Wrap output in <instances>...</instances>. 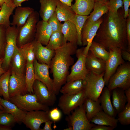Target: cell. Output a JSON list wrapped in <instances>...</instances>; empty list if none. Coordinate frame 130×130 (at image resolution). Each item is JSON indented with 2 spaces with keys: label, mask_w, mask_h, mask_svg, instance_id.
<instances>
[{
  "label": "cell",
  "mask_w": 130,
  "mask_h": 130,
  "mask_svg": "<svg viewBox=\"0 0 130 130\" xmlns=\"http://www.w3.org/2000/svg\"><path fill=\"white\" fill-rule=\"evenodd\" d=\"M50 120L49 111L36 110L27 112L23 123L31 130H41V124Z\"/></svg>",
  "instance_id": "4fadbf2b"
},
{
  "label": "cell",
  "mask_w": 130,
  "mask_h": 130,
  "mask_svg": "<svg viewBox=\"0 0 130 130\" xmlns=\"http://www.w3.org/2000/svg\"><path fill=\"white\" fill-rule=\"evenodd\" d=\"M39 16V13L34 11L29 16L25 24L19 28L16 42L18 47L34 40Z\"/></svg>",
  "instance_id": "277c9868"
},
{
  "label": "cell",
  "mask_w": 130,
  "mask_h": 130,
  "mask_svg": "<svg viewBox=\"0 0 130 130\" xmlns=\"http://www.w3.org/2000/svg\"><path fill=\"white\" fill-rule=\"evenodd\" d=\"M84 47L77 49L75 54L77 60L72 65L71 72L68 76L66 82L78 80H83L89 72L86 66V54L84 51Z\"/></svg>",
  "instance_id": "9c48e42d"
},
{
  "label": "cell",
  "mask_w": 130,
  "mask_h": 130,
  "mask_svg": "<svg viewBox=\"0 0 130 130\" xmlns=\"http://www.w3.org/2000/svg\"><path fill=\"white\" fill-rule=\"evenodd\" d=\"M33 89V93L36 96L39 103L49 107L54 105L57 99L56 95L50 92L43 83L35 79Z\"/></svg>",
  "instance_id": "7c38bea8"
},
{
  "label": "cell",
  "mask_w": 130,
  "mask_h": 130,
  "mask_svg": "<svg viewBox=\"0 0 130 130\" xmlns=\"http://www.w3.org/2000/svg\"><path fill=\"white\" fill-rule=\"evenodd\" d=\"M95 1H98L105 3H106L108 0H94Z\"/></svg>",
  "instance_id": "680465c9"
},
{
  "label": "cell",
  "mask_w": 130,
  "mask_h": 130,
  "mask_svg": "<svg viewBox=\"0 0 130 130\" xmlns=\"http://www.w3.org/2000/svg\"><path fill=\"white\" fill-rule=\"evenodd\" d=\"M6 27L5 26L0 25V58L1 55L4 52L6 43Z\"/></svg>",
  "instance_id": "ee69618b"
},
{
  "label": "cell",
  "mask_w": 130,
  "mask_h": 130,
  "mask_svg": "<svg viewBox=\"0 0 130 130\" xmlns=\"http://www.w3.org/2000/svg\"><path fill=\"white\" fill-rule=\"evenodd\" d=\"M127 103H130V88L124 90Z\"/></svg>",
  "instance_id": "db71d44e"
},
{
  "label": "cell",
  "mask_w": 130,
  "mask_h": 130,
  "mask_svg": "<svg viewBox=\"0 0 130 130\" xmlns=\"http://www.w3.org/2000/svg\"><path fill=\"white\" fill-rule=\"evenodd\" d=\"M107 87L111 91L116 88L124 90L130 88V63L125 62L120 65L110 78Z\"/></svg>",
  "instance_id": "5b68a950"
},
{
  "label": "cell",
  "mask_w": 130,
  "mask_h": 130,
  "mask_svg": "<svg viewBox=\"0 0 130 130\" xmlns=\"http://www.w3.org/2000/svg\"><path fill=\"white\" fill-rule=\"evenodd\" d=\"M122 50L120 48L117 47L110 48L108 49L109 55L106 62L103 76L105 85H107L110 78L118 67L125 62L122 56Z\"/></svg>",
  "instance_id": "8fae6325"
},
{
  "label": "cell",
  "mask_w": 130,
  "mask_h": 130,
  "mask_svg": "<svg viewBox=\"0 0 130 130\" xmlns=\"http://www.w3.org/2000/svg\"><path fill=\"white\" fill-rule=\"evenodd\" d=\"M15 9L11 25L19 28L25 24L29 16L34 10L32 8L28 6H19Z\"/></svg>",
  "instance_id": "ffe728a7"
},
{
  "label": "cell",
  "mask_w": 130,
  "mask_h": 130,
  "mask_svg": "<svg viewBox=\"0 0 130 130\" xmlns=\"http://www.w3.org/2000/svg\"><path fill=\"white\" fill-rule=\"evenodd\" d=\"M85 65L89 72H92L98 75L104 73L106 62L96 56L89 50L86 56Z\"/></svg>",
  "instance_id": "ac0fdd59"
},
{
  "label": "cell",
  "mask_w": 130,
  "mask_h": 130,
  "mask_svg": "<svg viewBox=\"0 0 130 130\" xmlns=\"http://www.w3.org/2000/svg\"><path fill=\"white\" fill-rule=\"evenodd\" d=\"M32 42L34 47L35 58L40 63L46 64L50 66L51 60L55 54V51L44 46L34 40Z\"/></svg>",
  "instance_id": "e0dca14e"
},
{
  "label": "cell",
  "mask_w": 130,
  "mask_h": 130,
  "mask_svg": "<svg viewBox=\"0 0 130 130\" xmlns=\"http://www.w3.org/2000/svg\"><path fill=\"white\" fill-rule=\"evenodd\" d=\"M73 111L65 119L68 127H72L73 130H91L95 125L87 119L83 104Z\"/></svg>",
  "instance_id": "52a82bcc"
},
{
  "label": "cell",
  "mask_w": 130,
  "mask_h": 130,
  "mask_svg": "<svg viewBox=\"0 0 130 130\" xmlns=\"http://www.w3.org/2000/svg\"><path fill=\"white\" fill-rule=\"evenodd\" d=\"M122 56L123 59L126 61L130 62V53L127 50H122Z\"/></svg>",
  "instance_id": "681fc988"
},
{
  "label": "cell",
  "mask_w": 130,
  "mask_h": 130,
  "mask_svg": "<svg viewBox=\"0 0 130 130\" xmlns=\"http://www.w3.org/2000/svg\"><path fill=\"white\" fill-rule=\"evenodd\" d=\"M117 119L123 125L130 124V103H127L124 109L118 113Z\"/></svg>",
  "instance_id": "ab89813d"
},
{
  "label": "cell",
  "mask_w": 130,
  "mask_h": 130,
  "mask_svg": "<svg viewBox=\"0 0 130 130\" xmlns=\"http://www.w3.org/2000/svg\"><path fill=\"white\" fill-rule=\"evenodd\" d=\"M126 29L128 42L127 51L130 52V11L129 15L126 19Z\"/></svg>",
  "instance_id": "bcb514c9"
},
{
  "label": "cell",
  "mask_w": 130,
  "mask_h": 130,
  "mask_svg": "<svg viewBox=\"0 0 130 130\" xmlns=\"http://www.w3.org/2000/svg\"><path fill=\"white\" fill-rule=\"evenodd\" d=\"M57 17L60 21H72L76 14L71 6L57 0L55 11Z\"/></svg>",
  "instance_id": "4316f807"
},
{
  "label": "cell",
  "mask_w": 130,
  "mask_h": 130,
  "mask_svg": "<svg viewBox=\"0 0 130 130\" xmlns=\"http://www.w3.org/2000/svg\"><path fill=\"white\" fill-rule=\"evenodd\" d=\"M115 128L113 127L104 125H95L91 130H112Z\"/></svg>",
  "instance_id": "c3c4849f"
},
{
  "label": "cell",
  "mask_w": 130,
  "mask_h": 130,
  "mask_svg": "<svg viewBox=\"0 0 130 130\" xmlns=\"http://www.w3.org/2000/svg\"><path fill=\"white\" fill-rule=\"evenodd\" d=\"M16 123L13 116L9 113L4 112L0 117V124L11 127Z\"/></svg>",
  "instance_id": "60d3db41"
},
{
  "label": "cell",
  "mask_w": 130,
  "mask_h": 130,
  "mask_svg": "<svg viewBox=\"0 0 130 130\" xmlns=\"http://www.w3.org/2000/svg\"><path fill=\"white\" fill-rule=\"evenodd\" d=\"M85 98L83 90L73 94H63L59 98L58 106L64 114L67 115L82 104Z\"/></svg>",
  "instance_id": "30bf717a"
},
{
  "label": "cell",
  "mask_w": 130,
  "mask_h": 130,
  "mask_svg": "<svg viewBox=\"0 0 130 130\" xmlns=\"http://www.w3.org/2000/svg\"><path fill=\"white\" fill-rule=\"evenodd\" d=\"M89 50L98 57L105 62L109 55V52L101 44L93 40L89 48Z\"/></svg>",
  "instance_id": "d590c367"
},
{
  "label": "cell",
  "mask_w": 130,
  "mask_h": 130,
  "mask_svg": "<svg viewBox=\"0 0 130 130\" xmlns=\"http://www.w3.org/2000/svg\"><path fill=\"white\" fill-rule=\"evenodd\" d=\"M57 0H39V15L42 20L47 21L55 12Z\"/></svg>",
  "instance_id": "83f0119b"
},
{
  "label": "cell",
  "mask_w": 130,
  "mask_h": 130,
  "mask_svg": "<svg viewBox=\"0 0 130 130\" xmlns=\"http://www.w3.org/2000/svg\"><path fill=\"white\" fill-rule=\"evenodd\" d=\"M33 66L35 80L43 83L49 90L53 93V80L50 78L49 72L50 66L46 64L39 62L36 58L33 62Z\"/></svg>",
  "instance_id": "5bb4252c"
},
{
  "label": "cell",
  "mask_w": 130,
  "mask_h": 130,
  "mask_svg": "<svg viewBox=\"0 0 130 130\" xmlns=\"http://www.w3.org/2000/svg\"><path fill=\"white\" fill-rule=\"evenodd\" d=\"M83 104L86 117L90 122L92 118L98 112L103 110L99 98L96 101L85 98Z\"/></svg>",
  "instance_id": "4dcf8cb0"
},
{
  "label": "cell",
  "mask_w": 130,
  "mask_h": 130,
  "mask_svg": "<svg viewBox=\"0 0 130 130\" xmlns=\"http://www.w3.org/2000/svg\"><path fill=\"white\" fill-rule=\"evenodd\" d=\"M3 112H4V111L3 110H1L0 109V117L2 114V113H3Z\"/></svg>",
  "instance_id": "91938a15"
},
{
  "label": "cell",
  "mask_w": 130,
  "mask_h": 130,
  "mask_svg": "<svg viewBox=\"0 0 130 130\" xmlns=\"http://www.w3.org/2000/svg\"><path fill=\"white\" fill-rule=\"evenodd\" d=\"M0 9V25H3L6 28L10 26V17L15 8L4 3Z\"/></svg>",
  "instance_id": "8d00e7d4"
},
{
  "label": "cell",
  "mask_w": 130,
  "mask_h": 130,
  "mask_svg": "<svg viewBox=\"0 0 130 130\" xmlns=\"http://www.w3.org/2000/svg\"><path fill=\"white\" fill-rule=\"evenodd\" d=\"M1 97H0V101H1Z\"/></svg>",
  "instance_id": "6125c7cd"
},
{
  "label": "cell",
  "mask_w": 130,
  "mask_h": 130,
  "mask_svg": "<svg viewBox=\"0 0 130 130\" xmlns=\"http://www.w3.org/2000/svg\"><path fill=\"white\" fill-rule=\"evenodd\" d=\"M11 74L10 70H8L0 76V94L3 96V99L9 101V82Z\"/></svg>",
  "instance_id": "e575fe53"
},
{
  "label": "cell",
  "mask_w": 130,
  "mask_h": 130,
  "mask_svg": "<svg viewBox=\"0 0 130 130\" xmlns=\"http://www.w3.org/2000/svg\"><path fill=\"white\" fill-rule=\"evenodd\" d=\"M4 3H5L9 6L15 8L14 7L13 4V0H0V7Z\"/></svg>",
  "instance_id": "816d5d0a"
},
{
  "label": "cell",
  "mask_w": 130,
  "mask_h": 130,
  "mask_svg": "<svg viewBox=\"0 0 130 130\" xmlns=\"http://www.w3.org/2000/svg\"><path fill=\"white\" fill-rule=\"evenodd\" d=\"M93 9L84 24L81 36L84 34L94 23L109 11L106 3L98 1L95 2Z\"/></svg>",
  "instance_id": "9a60e30c"
},
{
  "label": "cell",
  "mask_w": 130,
  "mask_h": 130,
  "mask_svg": "<svg viewBox=\"0 0 130 130\" xmlns=\"http://www.w3.org/2000/svg\"><path fill=\"white\" fill-rule=\"evenodd\" d=\"M88 17V16H83L76 14L72 21L74 23L78 35V45L82 46L81 42V32L84 24Z\"/></svg>",
  "instance_id": "f35d334b"
},
{
  "label": "cell",
  "mask_w": 130,
  "mask_h": 130,
  "mask_svg": "<svg viewBox=\"0 0 130 130\" xmlns=\"http://www.w3.org/2000/svg\"><path fill=\"white\" fill-rule=\"evenodd\" d=\"M0 109L3 110H4V108L0 104Z\"/></svg>",
  "instance_id": "94428289"
},
{
  "label": "cell",
  "mask_w": 130,
  "mask_h": 130,
  "mask_svg": "<svg viewBox=\"0 0 130 130\" xmlns=\"http://www.w3.org/2000/svg\"><path fill=\"white\" fill-rule=\"evenodd\" d=\"M19 30V28L13 26L6 28V43L2 65L4 70H6L10 66L12 58L17 46L16 42Z\"/></svg>",
  "instance_id": "ba28073f"
},
{
  "label": "cell",
  "mask_w": 130,
  "mask_h": 130,
  "mask_svg": "<svg viewBox=\"0 0 130 130\" xmlns=\"http://www.w3.org/2000/svg\"><path fill=\"white\" fill-rule=\"evenodd\" d=\"M104 74L98 75L90 72L87 75L83 80V91L85 98L94 101L98 99L105 85Z\"/></svg>",
  "instance_id": "3957f363"
},
{
  "label": "cell",
  "mask_w": 130,
  "mask_h": 130,
  "mask_svg": "<svg viewBox=\"0 0 130 130\" xmlns=\"http://www.w3.org/2000/svg\"><path fill=\"white\" fill-rule=\"evenodd\" d=\"M29 0H13V3L14 7H17L21 6L22 3L24 2Z\"/></svg>",
  "instance_id": "f5cc1de1"
},
{
  "label": "cell",
  "mask_w": 130,
  "mask_h": 130,
  "mask_svg": "<svg viewBox=\"0 0 130 130\" xmlns=\"http://www.w3.org/2000/svg\"><path fill=\"white\" fill-rule=\"evenodd\" d=\"M9 101L20 109L27 112L36 110L49 111V107L39 103L34 93L19 95L10 98Z\"/></svg>",
  "instance_id": "8992f818"
},
{
  "label": "cell",
  "mask_w": 130,
  "mask_h": 130,
  "mask_svg": "<svg viewBox=\"0 0 130 130\" xmlns=\"http://www.w3.org/2000/svg\"><path fill=\"white\" fill-rule=\"evenodd\" d=\"M9 93L10 98L28 93L26 88L25 77H20L12 71L9 79Z\"/></svg>",
  "instance_id": "2e32d148"
},
{
  "label": "cell",
  "mask_w": 130,
  "mask_h": 130,
  "mask_svg": "<svg viewBox=\"0 0 130 130\" xmlns=\"http://www.w3.org/2000/svg\"><path fill=\"white\" fill-rule=\"evenodd\" d=\"M26 62L19 48L17 46L11 59L12 71L20 77H25L24 72L26 65Z\"/></svg>",
  "instance_id": "7402d4cb"
},
{
  "label": "cell",
  "mask_w": 130,
  "mask_h": 130,
  "mask_svg": "<svg viewBox=\"0 0 130 130\" xmlns=\"http://www.w3.org/2000/svg\"><path fill=\"white\" fill-rule=\"evenodd\" d=\"M49 115L51 120L54 122L59 121L62 117V114L57 107H55L49 111Z\"/></svg>",
  "instance_id": "f6af8a7d"
},
{
  "label": "cell",
  "mask_w": 130,
  "mask_h": 130,
  "mask_svg": "<svg viewBox=\"0 0 130 130\" xmlns=\"http://www.w3.org/2000/svg\"><path fill=\"white\" fill-rule=\"evenodd\" d=\"M109 11L116 13L120 8H123L122 0H108L106 3Z\"/></svg>",
  "instance_id": "b9f144b4"
},
{
  "label": "cell",
  "mask_w": 130,
  "mask_h": 130,
  "mask_svg": "<svg viewBox=\"0 0 130 130\" xmlns=\"http://www.w3.org/2000/svg\"><path fill=\"white\" fill-rule=\"evenodd\" d=\"M26 60V62L33 63L35 58L34 47L32 42L23 45L19 47Z\"/></svg>",
  "instance_id": "74e56055"
},
{
  "label": "cell",
  "mask_w": 130,
  "mask_h": 130,
  "mask_svg": "<svg viewBox=\"0 0 130 130\" xmlns=\"http://www.w3.org/2000/svg\"><path fill=\"white\" fill-rule=\"evenodd\" d=\"M123 5L124 16L126 19L129 14L130 9L129 7L130 5V0H122Z\"/></svg>",
  "instance_id": "7dc6e473"
},
{
  "label": "cell",
  "mask_w": 130,
  "mask_h": 130,
  "mask_svg": "<svg viewBox=\"0 0 130 130\" xmlns=\"http://www.w3.org/2000/svg\"><path fill=\"white\" fill-rule=\"evenodd\" d=\"M53 122L51 120H49L45 123V125L43 128L41 130H52V124Z\"/></svg>",
  "instance_id": "f907efd6"
},
{
  "label": "cell",
  "mask_w": 130,
  "mask_h": 130,
  "mask_svg": "<svg viewBox=\"0 0 130 130\" xmlns=\"http://www.w3.org/2000/svg\"><path fill=\"white\" fill-rule=\"evenodd\" d=\"M90 122L96 125H103L115 128L117 125L118 121L115 117L109 115L102 110L98 112Z\"/></svg>",
  "instance_id": "f546056e"
},
{
  "label": "cell",
  "mask_w": 130,
  "mask_h": 130,
  "mask_svg": "<svg viewBox=\"0 0 130 130\" xmlns=\"http://www.w3.org/2000/svg\"><path fill=\"white\" fill-rule=\"evenodd\" d=\"M111 91L107 87H104L99 98L103 111L115 117L117 114L113 106L111 98Z\"/></svg>",
  "instance_id": "d4e9b609"
},
{
  "label": "cell",
  "mask_w": 130,
  "mask_h": 130,
  "mask_svg": "<svg viewBox=\"0 0 130 130\" xmlns=\"http://www.w3.org/2000/svg\"><path fill=\"white\" fill-rule=\"evenodd\" d=\"M0 104L3 108L4 112L12 115L16 123L23 122L27 111L20 109L13 103L3 98H1Z\"/></svg>",
  "instance_id": "44dd1931"
},
{
  "label": "cell",
  "mask_w": 130,
  "mask_h": 130,
  "mask_svg": "<svg viewBox=\"0 0 130 130\" xmlns=\"http://www.w3.org/2000/svg\"><path fill=\"white\" fill-rule=\"evenodd\" d=\"M67 42L61 30H59L52 32L46 46L55 51L63 46Z\"/></svg>",
  "instance_id": "d6a6232c"
},
{
  "label": "cell",
  "mask_w": 130,
  "mask_h": 130,
  "mask_svg": "<svg viewBox=\"0 0 130 130\" xmlns=\"http://www.w3.org/2000/svg\"><path fill=\"white\" fill-rule=\"evenodd\" d=\"M47 22L51 27L52 32L61 30L62 24L58 19L55 12Z\"/></svg>",
  "instance_id": "7bdbcfd3"
},
{
  "label": "cell",
  "mask_w": 130,
  "mask_h": 130,
  "mask_svg": "<svg viewBox=\"0 0 130 130\" xmlns=\"http://www.w3.org/2000/svg\"><path fill=\"white\" fill-rule=\"evenodd\" d=\"M25 75L26 88L28 93H33V87L35 80L33 63L26 62Z\"/></svg>",
  "instance_id": "836d02e7"
},
{
  "label": "cell",
  "mask_w": 130,
  "mask_h": 130,
  "mask_svg": "<svg viewBox=\"0 0 130 130\" xmlns=\"http://www.w3.org/2000/svg\"><path fill=\"white\" fill-rule=\"evenodd\" d=\"M71 7L76 14L83 16L89 15L93 9L94 0H75Z\"/></svg>",
  "instance_id": "cb8c5ba5"
},
{
  "label": "cell",
  "mask_w": 130,
  "mask_h": 130,
  "mask_svg": "<svg viewBox=\"0 0 130 130\" xmlns=\"http://www.w3.org/2000/svg\"><path fill=\"white\" fill-rule=\"evenodd\" d=\"M84 81L78 79L66 83L62 87L60 92L63 94H73L83 90Z\"/></svg>",
  "instance_id": "1f68e13d"
},
{
  "label": "cell",
  "mask_w": 130,
  "mask_h": 130,
  "mask_svg": "<svg viewBox=\"0 0 130 130\" xmlns=\"http://www.w3.org/2000/svg\"><path fill=\"white\" fill-rule=\"evenodd\" d=\"M103 20L93 40L102 45L108 51L117 47L127 51L128 42L126 19L123 8L116 13L108 12L103 16Z\"/></svg>",
  "instance_id": "6da1fadb"
},
{
  "label": "cell",
  "mask_w": 130,
  "mask_h": 130,
  "mask_svg": "<svg viewBox=\"0 0 130 130\" xmlns=\"http://www.w3.org/2000/svg\"><path fill=\"white\" fill-rule=\"evenodd\" d=\"M69 6H71L72 2L74 0H58Z\"/></svg>",
  "instance_id": "9f6ffc18"
},
{
  "label": "cell",
  "mask_w": 130,
  "mask_h": 130,
  "mask_svg": "<svg viewBox=\"0 0 130 130\" xmlns=\"http://www.w3.org/2000/svg\"><path fill=\"white\" fill-rule=\"evenodd\" d=\"M103 20L102 16L94 23L84 34L81 36L82 46H86L84 47V52L87 54Z\"/></svg>",
  "instance_id": "484cf974"
},
{
  "label": "cell",
  "mask_w": 130,
  "mask_h": 130,
  "mask_svg": "<svg viewBox=\"0 0 130 130\" xmlns=\"http://www.w3.org/2000/svg\"><path fill=\"white\" fill-rule=\"evenodd\" d=\"M11 127L0 124V130H11Z\"/></svg>",
  "instance_id": "6f0895ef"
},
{
  "label": "cell",
  "mask_w": 130,
  "mask_h": 130,
  "mask_svg": "<svg viewBox=\"0 0 130 130\" xmlns=\"http://www.w3.org/2000/svg\"><path fill=\"white\" fill-rule=\"evenodd\" d=\"M3 60L4 57L0 58V76L6 72L2 67Z\"/></svg>",
  "instance_id": "11a10c76"
},
{
  "label": "cell",
  "mask_w": 130,
  "mask_h": 130,
  "mask_svg": "<svg viewBox=\"0 0 130 130\" xmlns=\"http://www.w3.org/2000/svg\"><path fill=\"white\" fill-rule=\"evenodd\" d=\"M111 91L112 105L116 113L118 114L124 109L127 102L124 90L120 88H116Z\"/></svg>",
  "instance_id": "603a6c76"
},
{
  "label": "cell",
  "mask_w": 130,
  "mask_h": 130,
  "mask_svg": "<svg viewBox=\"0 0 130 130\" xmlns=\"http://www.w3.org/2000/svg\"><path fill=\"white\" fill-rule=\"evenodd\" d=\"M52 33L51 27L47 21H39L36 25L34 40L46 46Z\"/></svg>",
  "instance_id": "d6986e66"
},
{
  "label": "cell",
  "mask_w": 130,
  "mask_h": 130,
  "mask_svg": "<svg viewBox=\"0 0 130 130\" xmlns=\"http://www.w3.org/2000/svg\"><path fill=\"white\" fill-rule=\"evenodd\" d=\"M61 31L67 42L78 45L77 33L75 25L72 21H67L62 24Z\"/></svg>",
  "instance_id": "f1b7e54d"
},
{
  "label": "cell",
  "mask_w": 130,
  "mask_h": 130,
  "mask_svg": "<svg viewBox=\"0 0 130 130\" xmlns=\"http://www.w3.org/2000/svg\"><path fill=\"white\" fill-rule=\"evenodd\" d=\"M78 45L68 42L62 47L55 50L50 65L53 76V92L56 95L66 83L70 66L74 63L72 55L75 54Z\"/></svg>",
  "instance_id": "7a4b0ae2"
}]
</instances>
